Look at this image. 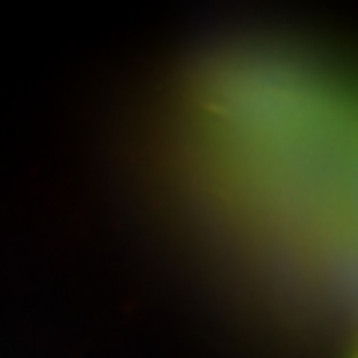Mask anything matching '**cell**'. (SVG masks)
Wrapping results in <instances>:
<instances>
[{"label": "cell", "mask_w": 358, "mask_h": 358, "mask_svg": "<svg viewBox=\"0 0 358 358\" xmlns=\"http://www.w3.org/2000/svg\"><path fill=\"white\" fill-rule=\"evenodd\" d=\"M197 152L224 206L334 301L352 278V110L284 57H230L197 90Z\"/></svg>", "instance_id": "6da1fadb"}]
</instances>
